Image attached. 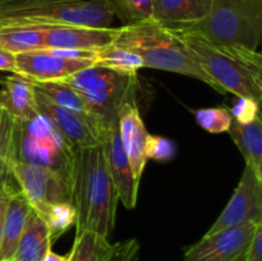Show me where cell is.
Returning a JSON list of instances; mask_svg holds the SVG:
<instances>
[{
  "instance_id": "74e56055",
  "label": "cell",
  "mask_w": 262,
  "mask_h": 261,
  "mask_svg": "<svg viewBox=\"0 0 262 261\" xmlns=\"http://www.w3.org/2000/svg\"><path fill=\"white\" fill-rule=\"evenodd\" d=\"M0 261H13V260H0Z\"/></svg>"
},
{
  "instance_id": "6da1fadb",
  "label": "cell",
  "mask_w": 262,
  "mask_h": 261,
  "mask_svg": "<svg viewBox=\"0 0 262 261\" xmlns=\"http://www.w3.org/2000/svg\"><path fill=\"white\" fill-rule=\"evenodd\" d=\"M71 196L76 210V233L90 230L109 238L119 200L101 143L76 150Z\"/></svg>"
},
{
  "instance_id": "e0dca14e",
  "label": "cell",
  "mask_w": 262,
  "mask_h": 261,
  "mask_svg": "<svg viewBox=\"0 0 262 261\" xmlns=\"http://www.w3.org/2000/svg\"><path fill=\"white\" fill-rule=\"evenodd\" d=\"M0 106L19 122H26L37 114L35 89L32 83L18 74L4 77L0 81Z\"/></svg>"
},
{
  "instance_id": "836d02e7",
  "label": "cell",
  "mask_w": 262,
  "mask_h": 261,
  "mask_svg": "<svg viewBox=\"0 0 262 261\" xmlns=\"http://www.w3.org/2000/svg\"><path fill=\"white\" fill-rule=\"evenodd\" d=\"M12 179L14 181L12 170H10V165L4 159L0 158V191L7 188V187H12Z\"/></svg>"
},
{
  "instance_id": "9a60e30c",
  "label": "cell",
  "mask_w": 262,
  "mask_h": 261,
  "mask_svg": "<svg viewBox=\"0 0 262 261\" xmlns=\"http://www.w3.org/2000/svg\"><path fill=\"white\" fill-rule=\"evenodd\" d=\"M118 123H119L123 147L129 159L133 176L140 183L147 163L146 146H147L148 132L138 110L137 101L127 102L120 107Z\"/></svg>"
},
{
  "instance_id": "7c38bea8",
  "label": "cell",
  "mask_w": 262,
  "mask_h": 261,
  "mask_svg": "<svg viewBox=\"0 0 262 261\" xmlns=\"http://www.w3.org/2000/svg\"><path fill=\"white\" fill-rule=\"evenodd\" d=\"M36 109L45 117L73 148H84L101 143V130L95 119L74 110L59 106L35 90Z\"/></svg>"
},
{
  "instance_id": "d6986e66",
  "label": "cell",
  "mask_w": 262,
  "mask_h": 261,
  "mask_svg": "<svg viewBox=\"0 0 262 261\" xmlns=\"http://www.w3.org/2000/svg\"><path fill=\"white\" fill-rule=\"evenodd\" d=\"M228 132L239 148L246 164L262 179V120L260 114L245 123L233 119Z\"/></svg>"
},
{
  "instance_id": "7a4b0ae2",
  "label": "cell",
  "mask_w": 262,
  "mask_h": 261,
  "mask_svg": "<svg viewBox=\"0 0 262 261\" xmlns=\"http://www.w3.org/2000/svg\"><path fill=\"white\" fill-rule=\"evenodd\" d=\"M177 33L220 94L235 95L260 104L262 100V56L258 51L219 45L191 32Z\"/></svg>"
},
{
  "instance_id": "603a6c76",
  "label": "cell",
  "mask_w": 262,
  "mask_h": 261,
  "mask_svg": "<svg viewBox=\"0 0 262 261\" xmlns=\"http://www.w3.org/2000/svg\"><path fill=\"white\" fill-rule=\"evenodd\" d=\"M33 89L38 92V94L43 95L48 100H50L54 104L59 105V106L67 107V109L74 110V112L79 113V114L87 115V117H94L90 113L89 107H87L86 102L83 101L81 96L72 89L71 86L63 81H48V82H31ZM96 120V119H95ZM99 124V123H97ZM100 127V125H99ZM101 130V129H100Z\"/></svg>"
},
{
  "instance_id": "4dcf8cb0",
  "label": "cell",
  "mask_w": 262,
  "mask_h": 261,
  "mask_svg": "<svg viewBox=\"0 0 262 261\" xmlns=\"http://www.w3.org/2000/svg\"><path fill=\"white\" fill-rule=\"evenodd\" d=\"M258 102L253 101L250 99H239L238 104L235 105L234 109L232 110V117L233 119L238 120L241 123L250 122L253 118L257 117L260 114L258 112Z\"/></svg>"
},
{
  "instance_id": "1f68e13d",
  "label": "cell",
  "mask_w": 262,
  "mask_h": 261,
  "mask_svg": "<svg viewBox=\"0 0 262 261\" xmlns=\"http://www.w3.org/2000/svg\"><path fill=\"white\" fill-rule=\"evenodd\" d=\"M242 261H262V224L256 227L255 234L243 255Z\"/></svg>"
},
{
  "instance_id": "d590c367",
  "label": "cell",
  "mask_w": 262,
  "mask_h": 261,
  "mask_svg": "<svg viewBox=\"0 0 262 261\" xmlns=\"http://www.w3.org/2000/svg\"><path fill=\"white\" fill-rule=\"evenodd\" d=\"M41 261H68V255H59V253L54 252L51 248H49Z\"/></svg>"
},
{
  "instance_id": "52a82bcc",
  "label": "cell",
  "mask_w": 262,
  "mask_h": 261,
  "mask_svg": "<svg viewBox=\"0 0 262 261\" xmlns=\"http://www.w3.org/2000/svg\"><path fill=\"white\" fill-rule=\"evenodd\" d=\"M74 154L76 148L40 113L19 122L17 161L51 169L71 181Z\"/></svg>"
},
{
  "instance_id": "9c48e42d",
  "label": "cell",
  "mask_w": 262,
  "mask_h": 261,
  "mask_svg": "<svg viewBox=\"0 0 262 261\" xmlns=\"http://www.w3.org/2000/svg\"><path fill=\"white\" fill-rule=\"evenodd\" d=\"M246 224H262V179L247 164L232 199L206 234Z\"/></svg>"
},
{
  "instance_id": "44dd1931",
  "label": "cell",
  "mask_w": 262,
  "mask_h": 261,
  "mask_svg": "<svg viewBox=\"0 0 262 261\" xmlns=\"http://www.w3.org/2000/svg\"><path fill=\"white\" fill-rule=\"evenodd\" d=\"M0 49L13 54L45 49L38 26H0Z\"/></svg>"
},
{
  "instance_id": "8d00e7d4",
  "label": "cell",
  "mask_w": 262,
  "mask_h": 261,
  "mask_svg": "<svg viewBox=\"0 0 262 261\" xmlns=\"http://www.w3.org/2000/svg\"><path fill=\"white\" fill-rule=\"evenodd\" d=\"M18 2H22V0H0V7H2V5L12 4V3H18Z\"/></svg>"
},
{
  "instance_id": "cb8c5ba5",
  "label": "cell",
  "mask_w": 262,
  "mask_h": 261,
  "mask_svg": "<svg viewBox=\"0 0 262 261\" xmlns=\"http://www.w3.org/2000/svg\"><path fill=\"white\" fill-rule=\"evenodd\" d=\"M95 66L104 67L120 73H137L143 69V63L140 56L114 42L95 50Z\"/></svg>"
},
{
  "instance_id": "8fae6325",
  "label": "cell",
  "mask_w": 262,
  "mask_h": 261,
  "mask_svg": "<svg viewBox=\"0 0 262 261\" xmlns=\"http://www.w3.org/2000/svg\"><path fill=\"white\" fill-rule=\"evenodd\" d=\"M257 225L246 224L205 234L186 248L183 261H242Z\"/></svg>"
},
{
  "instance_id": "e575fe53",
  "label": "cell",
  "mask_w": 262,
  "mask_h": 261,
  "mask_svg": "<svg viewBox=\"0 0 262 261\" xmlns=\"http://www.w3.org/2000/svg\"><path fill=\"white\" fill-rule=\"evenodd\" d=\"M14 55L0 49V72L14 73Z\"/></svg>"
},
{
  "instance_id": "8992f818",
  "label": "cell",
  "mask_w": 262,
  "mask_h": 261,
  "mask_svg": "<svg viewBox=\"0 0 262 261\" xmlns=\"http://www.w3.org/2000/svg\"><path fill=\"white\" fill-rule=\"evenodd\" d=\"M83 99L101 132L118 120L120 107L137 101V73H120L92 66L63 79Z\"/></svg>"
},
{
  "instance_id": "5bb4252c",
  "label": "cell",
  "mask_w": 262,
  "mask_h": 261,
  "mask_svg": "<svg viewBox=\"0 0 262 261\" xmlns=\"http://www.w3.org/2000/svg\"><path fill=\"white\" fill-rule=\"evenodd\" d=\"M45 49L97 50L115 40L118 28L89 26H38Z\"/></svg>"
},
{
  "instance_id": "d6a6232c",
  "label": "cell",
  "mask_w": 262,
  "mask_h": 261,
  "mask_svg": "<svg viewBox=\"0 0 262 261\" xmlns=\"http://www.w3.org/2000/svg\"><path fill=\"white\" fill-rule=\"evenodd\" d=\"M14 189V187H7L0 191V260H2V246H3V225H4L5 206H7L8 196Z\"/></svg>"
},
{
  "instance_id": "f1b7e54d",
  "label": "cell",
  "mask_w": 262,
  "mask_h": 261,
  "mask_svg": "<svg viewBox=\"0 0 262 261\" xmlns=\"http://www.w3.org/2000/svg\"><path fill=\"white\" fill-rule=\"evenodd\" d=\"M176 154V145L171 140L160 136L148 135L147 146H146V156L148 159L158 161L170 160Z\"/></svg>"
},
{
  "instance_id": "ac0fdd59",
  "label": "cell",
  "mask_w": 262,
  "mask_h": 261,
  "mask_svg": "<svg viewBox=\"0 0 262 261\" xmlns=\"http://www.w3.org/2000/svg\"><path fill=\"white\" fill-rule=\"evenodd\" d=\"M32 207L19 189H13L8 196L3 225L2 260H10L22 235Z\"/></svg>"
},
{
  "instance_id": "7402d4cb",
  "label": "cell",
  "mask_w": 262,
  "mask_h": 261,
  "mask_svg": "<svg viewBox=\"0 0 262 261\" xmlns=\"http://www.w3.org/2000/svg\"><path fill=\"white\" fill-rule=\"evenodd\" d=\"M114 243L109 238L90 230L76 233L73 246L68 253V261H105L110 255Z\"/></svg>"
},
{
  "instance_id": "f546056e",
  "label": "cell",
  "mask_w": 262,
  "mask_h": 261,
  "mask_svg": "<svg viewBox=\"0 0 262 261\" xmlns=\"http://www.w3.org/2000/svg\"><path fill=\"white\" fill-rule=\"evenodd\" d=\"M141 245L136 238L114 243L110 255L105 261H138Z\"/></svg>"
},
{
  "instance_id": "30bf717a",
  "label": "cell",
  "mask_w": 262,
  "mask_h": 261,
  "mask_svg": "<svg viewBox=\"0 0 262 261\" xmlns=\"http://www.w3.org/2000/svg\"><path fill=\"white\" fill-rule=\"evenodd\" d=\"M14 73L30 82L63 81L72 74L95 66L91 59L64 56L50 49L26 51L14 55Z\"/></svg>"
},
{
  "instance_id": "3957f363",
  "label": "cell",
  "mask_w": 262,
  "mask_h": 261,
  "mask_svg": "<svg viewBox=\"0 0 262 261\" xmlns=\"http://www.w3.org/2000/svg\"><path fill=\"white\" fill-rule=\"evenodd\" d=\"M113 42L140 56L143 68L192 77L219 92L216 84L196 63L177 33L155 20L122 26L118 28Z\"/></svg>"
},
{
  "instance_id": "ffe728a7",
  "label": "cell",
  "mask_w": 262,
  "mask_h": 261,
  "mask_svg": "<svg viewBox=\"0 0 262 261\" xmlns=\"http://www.w3.org/2000/svg\"><path fill=\"white\" fill-rule=\"evenodd\" d=\"M51 237L46 223L36 214L31 211L27 223L23 229L22 235L18 241L13 261H41L46 251L51 248Z\"/></svg>"
},
{
  "instance_id": "4fadbf2b",
  "label": "cell",
  "mask_w": 262,
  "mask_h": 261,
  "mask_svg": "<svg viewBox=\"0 0 262 261\" xmlns=\"http://www.w3.org/2000/svg\"><path fill=\"white\" fill-rule=\"evenodd\" d=\"M100 141L104 148L110 176L117 189L118 200L122 202L125 209H135L137 204L140 183L133 176L129 159L123 147L118 120L102 130Z\"/></svg>"
},
{
  "instance_id": "484cf974",
  "label": "cell",
  "mask_w": 262,
  "mask_h": 261,
  "mask_svg": "<svg viewBox=\"0 0 262 261\" xmlns=\"http://www.w3.org/2000/svg\"><path fill=\"white\" fill-rule=\"evenodd\" d=\"M109 3L114 15L124 25L152 19V0H109Z\"/></svg>"
},
{
  "instance_id": "ba28073f",
  "label": "cell",
  "mask_w": 262,
  "mask_h": 261,
  "mask_svg": "<svg viewBox=\"0 0 262 261\" xmlns=\"http://www.w3.org/2000/svg\"><path fill=\"white\" fill-rule=\"evenodd\" d=\"M13 178L33 211L42 216L53 205L71 202V181L42 166L15 161L10 165Z\"/></svg>"
},
{
  "instance_id": "2e32d148",
  "label": "cell",
  "mask_w": 262,
  "mask_h": 261,
  "mask_svg": "<svg viewBox=\"0 0 262 261\" xmlns=\"http://www.w3.org/2000/svg\"><path fill=\"white\" fill-rule=\"evenodd\" d=\"M212 0H152V20L179 30L204 19Z\"/></svg>"
},
{
  "instance_id": "277c9868",
  "label": "cell",
  "mask_w": 262,
  "mask_h": 261,
  "mask_svg": "<svg viewBox=\"0 0 262 261\" xmlns=\"http://www.w3.org/2000/svg\"><path fill=\"white\" fill-rule=\"evenodd\" d=\"M109 0H22L0 7V26L110 27Z\"/></svg>"
},
{
  "instance_id": "83f0119b",
  "label": "cell",
  "mask_w": 262,
  "mask_h": 261,
  "mask_svg": "<svg viewBox=\"0 0 262 261\" xmlns=\"http://www.w3.org/2000/svg\"><path fill=\"white\" fill-rule=\"evenodd\" d=\"M194 119L202 129L210 133H224L232 124V113L225 107H205L194 112Z\"/></svg>"
},
{
  "instance_id": "5b68a950",
  "label": "cell",
  "mask_w": 262,
  "mask_h": 261,
  "mask_svg": "<svg viewBox=\"0 0 262 261\" xmlns=\"http://www.w3.org/2000/svg\"><path fill=\"white\" fill-rule=\"evenodd\" d=\"M178 31L219 45L257 51L262 38V0H212L204 19Z\"/></svg>"
},
{
  "instance_id": "d4e9b609",
  "label": "cell",
  "mask_w": 262,
  "mask_h": 261,
  "mask_svg": "<svg viewBox=\"0 0 262 261\" xmlns=\"http://www.w3.org/2000/svg\"><path fill=\"white\" fill-rule=\"evenodd\" d=\"M19 120L0 106V158L9 165L17 161Z\"/></svg>"
},
{
  "instance_id": "4316f807",
  "label": "cell",
  "mask_w": 262,
  "mask_h": 261,
  "mask_svg": "<svg viewBox=\"0 0 262 261\" xmlns=\"http://www.w3.org/2000/svg\"><path fill=\"white\" fill-rule=\"evenodd\" d=\"M41 219L46 223L50 232L51 242L67 232L76 223V210L71 202L53 205Z\"/></svg>"
}]
</instances>
